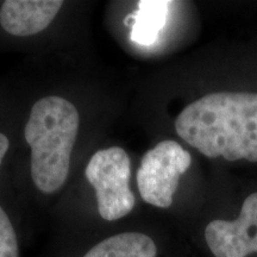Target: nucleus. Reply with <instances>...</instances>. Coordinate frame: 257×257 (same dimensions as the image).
I'll list each match as a JSON object with an SVG mask.
<instances>
[{"label":"nucleus","instance_id":"f257e3e1","mask_svg":"<svg viewBox=\"0 0 257 257\" xmlns=\"http://www.w3.org/2000/svg\"><path fill=\"white\" fill-rule=\"evenodd\" d=\"M175 128L211 159L257 162V93H210L182 110Z\"/></svg>","mask_w":257,"mask_h":257},{"label":"nucleus","instance_id":"f03ea898","mask_svg":"<svg viewBox=\"0 0 257 257\" xmlns=\"http://www.w3.org/2000/svg\"><path fill=\"white\" fill-rule=\"evenodd\" d=\"M79 125L76 107L60 96H46L32 106L24 137L31 148L32 181L41 192L54 193L66 182Z\"/></svg>","mask_w":257,"mask_h":257},{"label":"nucleus","instance_id":"7ed1b4c3","mask_svg":"<svg viewBox=\"0 0 257 257\" xmlns=\"http://www.w3.org/2000/svg\"><path fill=\"white\" fill-rule=\"evenodd\" d=\"M85 175L95 189L98 211L102 219H120L134 210V193L130 188L131 161L123 148L111 147L91 157Z\"/></svg>","mask_w":257,"mask_h":257},{"label":"nucleus","instance_id":"20e7f679","mask_svg":"<svg viewBox=\"0 0 257 257\" xmlns=\"http://www.w3.org/2000/svg\"><path fill=\"white\" fill-rule=\"evenodd\" d=\"M192 157L175 141H162L144 154L137 170L138 191L148 204L160 208L172 205L180 176L187 172Z\"/></svg>","mask_w":257,"mask_h":257},{"label":"nucleus","instance_id":"39448f33","mask_svg":"<svg viewBox=\"0 0 257 257\" xmlns=\"http://www.w3.org/2000/svg\"><path fill=\"white\" fill-rule=\"evenodd\" d=\"M205 239L216 257H246L257 252V193L244 200L236 220L211 221Z\"/></svg>","mask_w":257,"mask_h":257},{"label":"nucleus","instance_id":"423d86ee","mask_svg":"<svg viewBox=\"0 0 257 257\" xmlns=\"http://www.w3.org/2000/svg\"><path fill=\"white\" fill-rule=\"evenodd\" d=\"M60 0H8L0 9V25L14 36L43 31L62 8Z\"/></svg>","mask_w":257,"mask_h":257},{"label":"nucleus","instance_id":"0eeeda50","mask_svg":"<svg viewBox=\"0 0 257 257\" xmlns=\"http://www.w3.org/2000/svg\"><path fill=\"white\" fill-rule=\"evenodd\" d=\"M154 240L140 232H124L98 243L83 257H156Z\"/></svg>","mask_w":257,"mask_h":257},{"label":"nucleus","instance_id":"6e6552de","mask_svg":"<svg viewBox=\"0 0 257 257\" xmlns=\"http://www.w3.org/2000/svg\"><path fill=\"white\" fill-rule=\"evenodd\" d=\"M169 2H140L131 15V40L142 46H152L159 38L168 17Z\"/></svg>","mask_w":257,"mask_h":257},{"label":"nucleus","instance_id":"1a4fd4ad","mask_svg":"<svg viewBox=\"0 0 257 257\" xmlns=\"http://www.w3.org/2000/svg\"><path fill=\"white\" fill-rule=\"evenodd\" d=\"M0 257H19L15 229L2 206H0Z\"/></svg>","mask_w":257,"mask_h":257},{"label":"nucleus","instance_id":"9d476101","mask_svg":"<svg viewBox=\"0 0 257 257\" xmlns=\"http://www.w3.org/2000/svg\"><path fill=\"white\" fill-rule=\"evenodd\" d=\"M9 146H10L9 138L6 137L5 135L0 134V165H2L3 160H4L6 153H8Z\"/></svg>","mask_w":257,"mask_h":257}]
</instances>
